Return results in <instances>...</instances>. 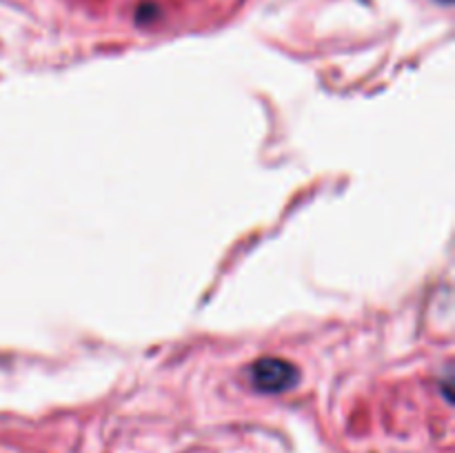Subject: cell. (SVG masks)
<instances>
[{
    "instance_id": "obj_1",
    "label": "cell",
    "mask_w": 455,
    "mask_h": 453,
    "mask_svg": "<svg viewBox=\"0 0 455 453\" xmlns=\"http://www.w3.org/2000/svg\"><path fill=\"white\" fill-rule=\"evenodd\" d=\"M253 382L262 391H283L296 382V371L283 360H262L253 367Z\"/></svg>"
}]
</instances>
